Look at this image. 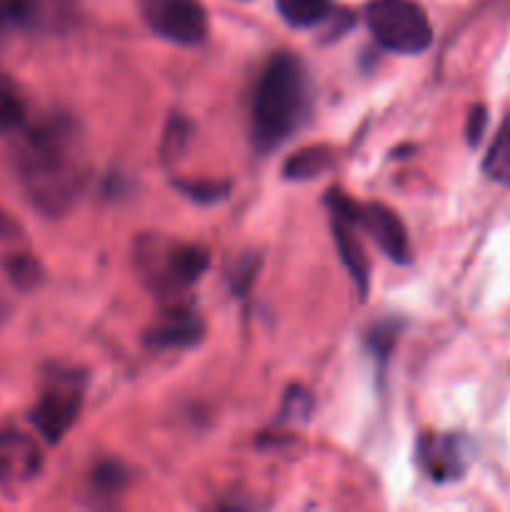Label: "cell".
Here are the masks:
<instances>
[{"mask_svg":"<svg viewBox=\"0 0 510 512\" xmlns=\"http://www.w3.org/2000/svg\"><path fill=\"white\" fill-rule=\"evenodd\" d=\"M13 163L25 198L43 215H63L73 208L88 178L83 135L73 118L60 113L20 133Z\"/></svg>","mask_w":510,"mask_h":512,"instance_id":"1","label":"cell"},{"mask_svg":"<svg viewBox=\"0 0 510 512\" xmlns=\"http://www.w3.org/2000/svg\"><path fill=\"white\" fill-rule=\"evenodd\" d=\"M313 88L305 65L295 55L270 58L253 95V143L260 153L280 148L305 123Z\"/></svg>","mask_w":510,"mask_h":512,"instance_id":"2","label":"cell"},{"mask_svg":"<svg viewBox=\"0 0 510 512\" xmlns=\"http://www.w3.org/2000/svg\"><path fill=\"white\" fill-rule=\"evenodd\" d=\"M210 255L200 245L143 235L135 243V265L150 290L158 295H178L193 288L208 270Z\"/></svg>","mask_w":510,"mask_h":512,"instance_id":"3","label":"cell"},{"mask_svg":"<svg viewBox=\"0 0 510 512\" xmlns=\"http://www.w3.org/2000/svg\"><path fill=\"white\" fill-rule=\"evenodd\" d=\"M365 23L380 48L400 55H418L433 43V28L415 0H370Z\"/></svg>","mask_w":510,"mask_h":512,"instance_id":"4","label":"cell"},{"mask_svg":"<svg viewBox=\"0 0 510 512\" xmlns=\"http://www.w3.org/2000/svg\"><path fill=\"white\" fill-rule=\"evenodd\" d=\"M325 203H328L330 215H340V218L350 220L355 228L365 230L393 263H410L408 230L393 210L380 203H358V200L348 198L343 190H330L325 195Z\"/></svg>","mask_w":510,"mask_h":512,"instance_id":"5","label":"cell"},{"mask_svg":"<svg viewBox=\"0 0 510 512\" xmlns=\"http://www.w3.org/2000/svg\"><path fill=\"white\" fill-rule=\"evenodd\" d=\"M85 395V375L75 370H55L48 375L30 420L48 445H58L73 428Z\"/></svg>","mask_w":510,"mask_h":512,"instance_id":"6","label":"cell"},{"mask_svg":"<svg viewBox=\"0 0 510 512\" xmlns=\"http://www.w3.org/2000/svg\"><path fill=\"white\" fill-rule=\"evenodd\" d=\"M140 10L158 38L193 48L208 35V15L198 0H140Z\"/></svg>","mask_w":510,"mask_h":512,"instance_id":"7","label":"cell"},{"mask_svg":"<svg viewBox=\"0 0 510 512\" xmlns=\"http://www.w3.org/2000/svg\"><path fill=\"white\" fill-rule=\"evenodd\" d=\"M418 465L433 483H455L473 460V445L458 433H430L418 440Z\"/></svg>","mask_w":510,"mask_h":512,"instance_id":"8","label":"cell"},{"mask_svg":"<svg viewBox=\"0 0 510 512\" xmlns=\"http://www.w3.org/2000/svg\"><path fill=\"white\" fill-rule=\"evenodd\" d=\"M205 325L198 310L190 305H173L165 310L145 333V343L153 350H185L203 340Z\"/></svg>","mask_w":510,"mask_h":512,"instance_id":"9","label":"cell"},{"mask_svg":"<svg viewBox=\"0 0 510 512\" xmlns=\"http://www.w3.org/2000/svg\"><path fill=\"white\" fill-rule=\"evenodd\" d=\"M70 0H0V35L43 28L68 13Z\"/></svg>","mask_w":510,"mask_h":512,"instance_id":"10","label":"cell"},{"mask_svg":"<svg viewBox=\"0 0 510 512\" xmlns=\"http://www.w3.org/2000/svg\"><path fill=\"white\" fill-rule=\"evenodd\" d=\"M330 218H333V238L335 248H338L340 253V260H343V265L348 268L353 283L358 285L360 298H365V293H368L370 265L368 258H365L363 243H360V238L355 235V225L350 223V220L340 218V215H330Z\"/></svg>","mask_w":510,"mask_h":512,"instance_id":"11","label":"cell"},{"mask_svg":"<svg viewBox=\"0 0 510 512\" xmlns=\"http://www.w3.org/2000/svg\"><path fill=\"white\" fill-rule=\"evenodd\" d=\"M35 470V448L18 433H0V483Z\"/></svg>","mask_w":510,"mask_h":512,"instance_id":"12","label":"cell"},{"mask_svg":"<svg viewBox=\"0 0 510 512\" xmlns=\"http://www.w3.org/2000/svg\"><path fill=\"white\" fill-rule=\"evenodd\" d=\"M330 165H333V150L325 148V145H313V148L298 150V153L285 160L283 178L305 183V180L323 175Z\"/></svg>","mask_w":510,"mask_h":512,"instance_id":"13","label":"cell"},{"mask_svg":"<svg viewBox=\"0 0 510 512\" xmlns=\"http://www.w3.org/2000/svg\"><path fill=\"white\" fill-rule=\"evenodd\" d=\"M278 13L290 28L308 30L333 15V0H275Z\"/></svg>","mask_w":510,"mask_h":512,"instance_id":"14","label":"cell"},{"mask_svg":"<svg viewBox=\"0 0 510 512\" xmlns=\"http://www.w3.org/2000/svg\"><path fill=\"white\" fill-rule=\"evenodd\" d=\"M483 170L490 180L510 188V113L505 115L488 153H485Z\"/></svg>","mask_w":510,"mask_h":512,"instance_id":"15","label":"cell"},{"mask_svg":"<svg viewBox=\"0 0 510 512\" xmlns=\"http://www.w3.org/2000/svg\"><path fill=\"white\" fill-rule=\"evenodd\" d=\"M5 273H8L10 283L20 290H33L38 288L43 280V265L28 253H15L5 258Z\"/></svg>","mask_w":510,"mask_h":512,"instance_id":"16","label":"cell"},{"mask_svg":"<svg viewBox=\"0 0 510 512\" xmlns=\"http://www.w3.org/2000/svg\"><path fill=\"white\" fill-rule=\"evenodd\" d=\"M398 335H400V320H380L370 328L368 333V350L380 365H385L388 355L393 353L395 343H398Z\"/></svg>","mask_w":510,"mask_h":512,"instance_id":"17","label":"cell"},{"mask_svg":"<svg viewBox=\"0 0 510 512\" xmlns=\"http://www.w3.org/2000/svg\"><path fill=\"white\" fill-rule=\"evenodd\" d=\"M25 120V105L20 95L10 88L8 83L0 80V135L13 133V130L23 128Z\"/></svg>","mask_w":510,"mask_h":512,"instance_id":"18","label":"cell"},{"mask_svg":"<svg viewBox=\"0 0 510 512\" xmlns=\"http://www.w3.org/2000/svg\"><path fill=\"white\" fill-rule=\"evenodd\" d=\"M130 480V470L125 465H120L118 460H108V463H100L95 468L93 483L100 490V495H113L120 488H125V483Z\"/></svg>","mask_w":510,"mask_h":512,"instance_id":"19","label":"cell"},{"mask_svg":"<svg viewBox=\"0 0 510 512\" xmlns=\"http://www.w3.org/2000/svg\"><path fill=\"white\" fill-rule=\"evenodd\" d=\"M178 190L183 195H188L195 203H215V200L225 198L228 195V185L215 183V180H190V183H178Z\"/></svg>","mask_w":510,"mask_h":512,"instance_id":"20","label":"cell"},{"mask_svg":"<svg viewBox=\"0 0 510 512\" xmlns=\"http://www.w3.org/2000/svg\"><path fill=\"white\" fill-rule=\"evenodd\" d=\"M310 405H313V400H310V395L305 393V390L295 388L290 390L288 398H285V405L283 410H280V420H305L308 418V410Z\"/></svg>","mask_w":510,"mask_h":512,"instance_id":"21","label":"cell"},{"mask_svg":"<svg viewBox=\"0 0 510 512\" xmlns=\"http://www.w3.org/2000/svg\"><path fill=\"white\" fill-rule=\"evenodd\" d=\"M190 135V125L185 123L183 118H173L170 120L168 130H165V143H163V150L165 155H175L178 150H183L185 140H188Z\"/></svg>","mask_w":510,"mask_h":512,"instance_id":"22","label":"cell"},{"mask_svg":"<svg viewBox=\"0 0 510 512\" xmlns=\"http://www.w3.org/2000/svg\"><path fill=\"white\" fill-rule=\"evenodd\" d=\"M255 273H258V260L255 258H243L238 263V268L233 270V290L238 295H243L245 290L250 288V283L255 280Z\"/></svg>","mask_w":510,"mask_h":512,"instance_id":"23","label":"cell"},{"mask_svg":"<svg viewBox=\"0 0 510 512\" xmlns=\"http://www.w3.org/2000/svg\"><path fill=\"white\" fill-rule=\"evenodd\" d=\"M485 125H488V110L483 105H475L468 115V125H465V135H468L470 145L480 143V138L485 133Z\"/></svg>","mask_w":510,"mask_h":512,"instance_id":"24","label":"cell"},{"mask_svg":"<svg viewBox=\"0 0 510 512\" xmlns=\"http://www.w3.org/2000/svg\"><path fill=\"white\" fill-rule=\"evenodd\" d=\"M8 313H10V308L5 303H0V325L5 323V320H8Z\"/></svg>","mask_w":510,"mask_h":512,"instance_id":"25","label":"cell"}]
</instances>
